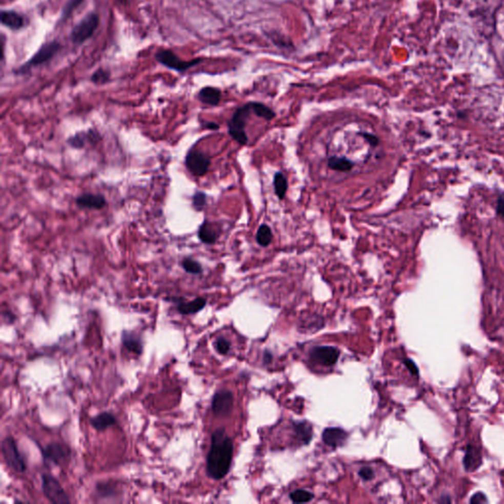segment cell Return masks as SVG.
Segmentation results:
<instances>
[{
	"mask_svg": "<svg viewBox=\"0 0 504 504\" xmlns=\"http://www.w3.org/2000/svg\"><path fill=\"white\" fill-rule=\"evenodd\" d=\"M313 497H314L313 493L306 491V490H297V491H295L290 494V498L295 503L309 502L311 499H313Z\"/></svg>",
	"mask_w": 504,
	"mask_h": 504,
	"instance_id": "f1b7e54d",
	"label": "cell"
},
{
	"mask_svg": "<svg viewBox=\"0 0 504 504\" xmlns=\"http://www.w3.org/2000/svg\"><path fill=\"white\" fill-rule=\"evenodd\" d=\"M361 135L372 146H377L379 144V139L376 136L371 134V133H368L367 132V133H362Z\"/></svg>",
	"mask_w": 504,
	"mask_h": 504,
	"instance_id": "8d00e7d4",
	"label": "cell"
},
{
	"mask_svg": "<svg viewBox=\"0 0 504 504\" xmlns=\"http://www.w3.org/2000/svg\"><path fill=\"white\" fill-rule=\"evenodd\" d=\"M348 438V433L340 428H328L322 433V439L325 444L332 448L342 446Z\"/></svg>",
	"mask_w": 504,
	"mask_h": 504,
	"instance_id": "4fadbf2b",
	"label": "cell"
},
{
	"mask_svg": "<svg viewBox=\"0 0 504 504\" xmlns=\"http://www.w3.org/2000/svg\"><path fill=\"white\" fill-rule=\"evenodd\" d=\"M182 266L185 269V272H187L189 274L199 275L203 272V268L200 265V263L194 259L190 258V257H186V258L184 259L182 262Z\"/></svg>",
	"mask_w": 504,
	"mask_h": 504,
	"instance_id": "83f0119b",
	"label": "cell"
},
{
	"mask_svg": "<svg viewBox=\"0 0 504 504\" xmlns=\"http://www.w3.org/2000/svg\"><path fill=\"white\" fill-rule=\"evenodd\" d=\"M340 356V351L333 346H316L311 349L309 357L315 364L324 367L334 366Z\"/></svg>",
	"mask_w": 504,
	"mask_h": 504,
	"instance_id": "8fae6325",
	"label": "cell"
},
{
	"mask_svg": "<svg viewBox=\"0 0 504 504\" xmlns=\"http://www.w3.org/2000/svg\"><path fill=\"white\" fill-rule=\"evenodd\" d=\"M96 497L100 500H112L111 498L117 497V488L111 482H98L96 486Z\"/></svg>",
	"mask_w": 504,
	"mask_h": 504,
	"instance_id": "7402d4cb",
	"label": "cell"
},
{
	"mask_svg": "<svg viewBox=\"0 0 504 504\" xmlns=\"http://www.w3.org/2000/svg\"><path fill=\"white\" fill-rule=\"evenodd\" d=\"M61 49H62V45L56 41H52L45 44L34 54V56L31 59H29L17 70V73H27L32 68L39 66L46 62H49L51 58L55 56V54L61 50Z\"/></svg>",
	"mask_w": 504,
	"mask_h": 504,
	"instance_id": "5b68a950",
	"label": "cell"
},
{
	"mask_svg": "<svg viewBox=\"0 0 504 504\" xmlns=\"http://www.w3.org/2000/svg\"><path fill=\"white\" fill-rule=\"evenodd\" d=\"M220 236V232L217 230L216 226L208 221H204L199 227L198 237L205 245H213L217 241Z\"/></svg>",
	"mask_w": 504,
	"mask_h": 504,
	"instance_id": "2e32d148",
	"label": "cell"
},
{
	"mask_svg": "<svg viewBox=\"0 0 504 504\" xmlns=\"http://www.w3.org/2000/svg\"><path fill=\"white\" fill-rule=\"evenodd\" d=\"M481 465L480 449L473 445H468L464 457V467L467 472H475Z\"/></svg>",
	"mask_w": 504,
	"mask_h": 504,
	"instance_id": "ffe728a7",
	"label": "cell"
},
{
	"mask_svg": "<svg viewBox=\"0 0 504 504\" xmlns=\"http://www.w3.org/2000/svg\"><path fill=\"white\" fill-rule=\"evenodd\" d=\"M207 202V196L204 192L197 191L192 197V206L196 211H202L204 209Z\"/></svg>",
	"mask_w": 504,
	"mask_h": 504,
	"instance_id": "1f68e13d",
	"label": "cell"
},
{
	"mask_svg": "<svg viewBox=\"0 0 504 504\" xmlns=\"http://www.w3.org/2000/svg\"><path fill=\"white\" fill-rule=\"evenodd\" d=\"M91 426L98 431H104L116 425V418L111 412H102L90 420Z\"/></svg>",
	"mask_w": 504,
	"mask_h": 504,
	"instance_id": "ac0fdd59",
	"label": "cell"
},
{
	"mask_svg": "<svg viewBox=\"0 0 504 504\" xmlns=\"http://www.w3.org/2000/svg\"><path fill=\"white\" fill-rule=\"evenodd\" d=\"M42 454L46 463L62 466L70 460L71 449L65 443L50 442L42 449Z\"/></svg>",
	"mask_w": 504,
	"mask_h": 504,
	"instance_id": "ba28073f",
	"label": "cell"
},
{
	"mask_svg": "<svg viewBox=\"0 0 504 504\" xmlns=\"http://www.w3.org/2000/svg\"><path fill=\"white\" fill-rule=\"evenodd\" d=\"M76 204L80 208L89 209H103L107 205V200L105 196L100 194L84 193L76 198Z\"/></svg>",
	"mask_w": 504,
	"mask_h": 504,
	"instance_id": "5bb4252c",
	"label": "cell"
},
{
	"mask_svg": "<svg viewBox=\"0 0 504 504\" xmlns=\"http://www.w3.org/2000/svg\"><path fill=\"white\" fill-rule=\"evenodd\" d=\"M272 358H273V356L271 355L270 353H269L268 351H267V352H265V355H264V361L268 364V362H270L271 360H272Z\"/></svg>",
	"mask_w": 504,
	"mask_h": 504,
	"instance_id": "f35d334b",
	"label": "cell"
},
{
	"mask_svg": "<svg viewBox=\"0 0 504 504\" xmlns=\"http://www.w3.org/2000/svg\"><path fill=\"white\" fill-rule=\"evenodd\" d=\"M206 126H207L208 128H210V129H218V128H219V125L214 123H206Z\"/></svg>",
	"mask_w": 504,
	"mask_h": 504,
	"instance_id": "ab89813d",
	"label": "cell"
},
{
	"mask_svg": "<svg viewBox=\"0 0 504 504\" xmlns=\"http://www.w3.org/2000/svg\"><path fill=\"white\" fill-rule=\"evenodd\" d=\"M234 408V395L221 389L217 391L212 399V412L218 418H226L231 415Z\"/></svg>",
	"mask_w": 504,
	"mask_h": 504,
	"instance_id": "30bf717a",
	"label": "cell"
},
{
	"mask_svg": "<svg viewBox=\"0 0 504 504\" xmlns=\"http://www.w3.org/2000/svg\"><path fill=\"white\" fill-rule=\"evenodd\" d=\"M99 18L96 13H89L71 31L70 39L75 45H81L92 37L98 29Z\"/></svg>",
	"mask_w": 504,
	"mask_h": 504,
	"instance_id": "277c9868",
	"label": "cell"
},
{
	"mask_svg": "<svg viewBox=\"0 0 504 504\" xmlns=\"http://www.w3.org/2000/svg\"><path fill=\"white\" fill-rule=\"evenodd\" d=\"M215 349L220 355H227L231 350V344L227 339L220 337L215 341Z\"/></svg>",
	"mask_w": 504,
	"mask_h": 504,
	"instance_id": "d6a6232c",
	"label": "cell"
},
{
	"mask_svg": "<svg viewBox=\"0 0 504 504\" xmlns=\"http://www.w3.org/2000/svg\"><path fill=\"white\" fill-rule=\"evenodd\" d=\"M272 231L267 225H261L256 234V241L259 246L266 247L269 246L272 241Z\"/></svg>",
	"mask_w": 504,
	"mask_h": 504,
	"instance_id": "4316f807",
	"label": "cell"
},
{
	"mask_svg": "<svg viewBox=\"0 0 504 504\" xmlns=\"http://www.w3.org/2000/svg\"><path fill=\"white\" fill-rule=\"evenodd\" d=\"M496 214L504 219V193L499 194L496 200Z\"/></svg>",
	"mask_w": 504,
	"mask_h": 504,
	"instance_id": "d590c367",
	"label": "cell"
},
{
	"mask_svg": "<svg viewBox=\"0 0 504 504\" xmlns=\"http://www.w3.org/2000/svg\"><path fill=\"white\" fill-rule=\"evenodd\" d=\"M122 342L123 348L129 353L137 356H140L143 353V342L136 333L124 330L122 334Z\"/></svg>",
	"mask_w": 504,
	"mask_h": 504,
	"instance_id": "9a60e30c",
	"label": "cell"
},
{
	"mask_svg": "<svg viewBox=\"0 0 504 504\" xmlns=\"http://www.w3.org/2000/svg\"><path fill=\"white\" fill-rule=\"evenodd\" d=\"M250 105H251L252 111L257 116L264 118L265 120L270 122L276 116V113L274 112V111L271 110L270 108H268L267 106H265L264 104L256 103V102H250Z\"/></svg>",
	"mask_w": 504,
	"mask_h": 504,
	"instance_id": "d4e9b609",
	"label": "cell"
},
{
	"mask_svg": "<svg viewBox=\"0 0 504 504\" xmlns=\"http://www.w3.org/2000/svg\"><path fill=\"white\" fill-rule=\"evenodd\" d=\"M358 475L359 477L365 480H370L373 479L374 477V473L372 471V469L369 467H364L361 468L359 471H358Z\"/></svg>",
	"mask_w": 504,
	"mask_h": 504,
	"instance_id": "836d02e7",
	"label": "cell"
},
{
	"mask_svg": "<svg viewBox=\"0 0 504 504\" xmlns=\"http://www.w3.org/2000/svg\"><path fill=\"white\" fill-rule=\"evenodd\" d=\"M234 443L224 428L212 433L211 446L206 458V473L213 480L225 478L232 465Z\"/></svg>",
	"mask_w": 504,
	"mask_h": 504,
	"instance_id": "6da1fadb",
	"label": "cell"
},
{
	"mask_svg": "<svg viewBox=\"0 0 504 504\" xmlns=\"http://www.w3.org/2000/svg\"><path fill=\"white\" fill-rule=\"evenodd\" d=\"M439 502H446V503H449V502H451V500H450V497L446 496V498H442V499H440V500H439Z\"/></svg>",
	"mask_w": 504,
	"mask_h": 504,
	"instance_id": "60d3db41",
	"label": "cell"
},
{
	"mask_svg": "<svg viewBox=\"0 0 504 504\" xmlns=\"http://www.w3.org/2000/svg\"><path fill=\"white\" fill-rule=\"evenodd\" d=\"M489 500L487 498V496L482 493V492H477L475 493L471 499H470V503L471 504H481V503H488Z\"/></svg>",
	"mask_w": 504,
	"mask_h": 504,
	"instance_id": "e575fe53",
	"label": "cell"
},
{
	"mask_svg": "<svg viewBox=\"0 0 504 504\" xmlns=\"http://www.w3.org/2000/svg\"><path fill=\"white\" fill-rule=\"evenodd\" d=\"M42 490L45 496L53 504H69L70 499L61 482L53 476L45 473L42 475Z\"/></svg>",
	"mask_w": 504,
	"mask_h": 504,
	"instance_id": "8992f818",
	"label": "cell"
},
{
	"mask_svg": "<svg viewBox=\"0 0 504 504\" xmlns=\"http://www.w3.org/2000/svg\"><path fill=\"white\" fill-rule=\"evenodd\" d=\"M252 111L250 103L246 104L244 107L238 108L234 111L233 117L229 123V133L234 138V140L240 145H246L248 141L245 128H246V120L248 115Z\"/></svg>",
	"mask_w": 504,
	"mask_h": 504,
	"instance_id": "3957f363",
	"label": "cell"
},
{
	"mask_svg": "<svg viewBox=\"0 0 504 504\" xmlns=\"http://www.w3.org/2000/svg\"><path fill=\"white\" fill-rule=\"evenodd\" d=\"M210 162L209 157L204 154L203 152L196 150L192 148L190 151H188L186 157H185V166L187 170L191 172L195 176H203L205 175L208 170H209Z\"/></svg>",
	"mask_w": 504,
	"mask_h": 504,
	"instance_id": "9c48e42d",
	"label": "cell"
},
{
	"mask_svg": "<svg viewBox=\"0 0 504 504\" xmlns=\"http://www.w3.org/2000/svg\"><path fill=\"white\" fill-rule=\"evenodd\" d=\"M1 453L4 462L14 472L23 474L27 471V463L21 454L16 440L12 436H6L1 441Z\"/></svg>",
	"mask_w": 504,
	"mask_h": 504,
	"instance_id": "7a4b0ae2",
	"label": "cell"
},
{
	"mask_svg": "<svg viewBox=\"0 0 504 504\" xmlns=\"http://www.w3.org/2000/svg\"><path fill=\"white\" fill-rule=\"evenodd\" d=\"M155 57H156L157 62L160 63L162 65L166 66L169 69L180 72V73H184L189 68L196 66L198 64H200V62H202L201 58H195V59L186 62V61L179 58L174 52H172V50H169V49L158 50L155 54Z\"/></svg>",
	"mask_w": 504,
	"mask_h": 504,
	"instance_id": "52a82bcc",
	"label": "cell"
},
{
	"mask_svg": "<svg viewBox=\"0 0 504 504\" xmlns=\"http://www.w3.org/2000/svg\"><path fill=\"white\" fill-rule=\"evenodd\" d=\"M221 93L218 88L215 87H204L202 88L198 95V99L208 106H218L221 100Z\"/></svg>",
	"mask_w": 504,
	"mask_h": 504,
	"instance_id": "44dd1931",
	"label": "cell"
},
{
	"mask_svg": "<svg viewBox=\"0 0 504 504\" xmlns=\"http://www.w3.org/2000/svg\"><path fill=\"white\" fill-rule=\"evenodd\" d=\"M295 431L296 437L304 444H308L312 439V427L306 421L295 424Z\"/></svg>",
	"mask_w": 504,
	"mask_h": 504,
	"instance_id": "cb8c5ba5",
	"label": "cell"
},
{
	"mask_svg": "<svg viewBox=\"0 0 504 504\" xmlns=\"http://www.w3.org/2000/svg\"><path fill=\"white\" fill-rule=\"evenodd\" d=\"M207 304L206 298L196 297L193 300L185 301L184 298L176 300V310L183 315H191L201 311Z\"/></svg>",
	"mask_w": 504,
	"mask_h": 504,
	"instance_id": "7c38bea8",
	"label": "cell"
},
{
	"mask_svg": "<svg viewBox=\"0 0 504 504\" xmlns=\"http://www.w3.org/2000/svg\"><path fill=\"white\" fill-rule=\"evenodd\" d=\"M117 1H119V2H122V3H125L127 0H117Z\"/></svg>",
	"mask_w": 504,
	"mask_h": 504,
	"instance_id": "b9f144b4",
	"label": "cell"
},
{
	"mask_svg": "<svg viewBox=\"0 0 504 504\" xmlns=\"http://www.w3.org/2000/svg\"><path fill=\"white\" fill-rule=\"evenodd\" d=\"M100 136L97 131L90 130L88 132H79L68 139V144L75 149H83L86 146L87 142H92L96 144L99 141Z\"/></svg>",
	"mask_w": 504,
	"mask_h": 504,
	"instance_id": "e0dca14e",
	"label": "cell"
},
{
	"mask_svg": "<svg viewBox=\"0 0 504 504\" xmlns=\"http://www.w3.org/2000/svg\"><path fill=\"white\" fill-rule=\"evenodd\" d=\"M274 187L276 195L279 199H284L288 189V182L282 172H277L274 177Z\"/></svg>",
	"mask_w": 504,
	"mask_h": 504,
	"instance_id": "484cf974",
	"label": "cell"
},
{
	"mask_svg": "<svg viewBox=\"0 0 504 504\" xmlns=\"http://www.w3.org/2000/svg\"><path fill=\"white\" fill-rule=\"evenodd\" d=\"M404 364H405V366H406L408 369H409V370H410V371H411L413 374L418 375V368H417V366L415 365V362H414L413 360H411V359H405V360H404Z\"/></svg>",
	"mask_w": 504,
	"mask_h": 504,
	"instance_id": "74e56055",
	"label": "cell"
},
{
	"mask_svg": "<svg viewBox=\"0 0 504 504\" xmlns=\"http://www.w3.org/2000/svg\"><path fill=\"white\" fill-rule=\"evenodd\" d=\"M110 79H111V74L105 69H98L91 77V81L98 85L108 83Z\"/></svg>",
	"mask_w": 504,
	"mask_h": 504,
	"instance_id": "f546056e",
	"label": "cell"
},
{
	"mask_svg": "<svg viewBox=\"0 0 504 504\" xmlns=\"http://www.w3.org/2000/svg\"><path fill=\"white\" fill-rule=\"evenodd\" d=\"M328 168L336 172H349L353 170L354 163L345 157L333 156L328 160Z\"/></svg>",
	"mask_w": 504,
	"mask_h": 504,
	"instance_id": "603a6c76",
	"label": "cell"
},
{
	"mask_svg": "<svg viewBox=\"0 0 504 504\" xmlns=\"http://www.w3.org/2000/svg\"><path fill=\"white\" fill-rule=\"evenodd\" d=\"M1 23L12 31L21 30L25 26V19L22 15L15 11L3 10L0 15Z\"/></svg>",
	"mask_w": 504,
	"mask_h": 504,
	"instance_id": "d6986e66",
	"label": "cell"
},
{
	"mask_svg": "<svg viewBox=\"0 0 504 504\" xmlns=\"http://www.w3.org/2000/svg\"><path fill=\"white\" fill-rule=\"evenodd\" d=\"M84 0H69L64 8H63V11H62V21H65L66 19H68L71 14L74 12V10L83 2Z\"/></svg>",
	"mask_w": 504,
	"mask_h": 504,
	"instance_id": "4dcf8cb0",
	"label": "cell"
}]
</instances>
